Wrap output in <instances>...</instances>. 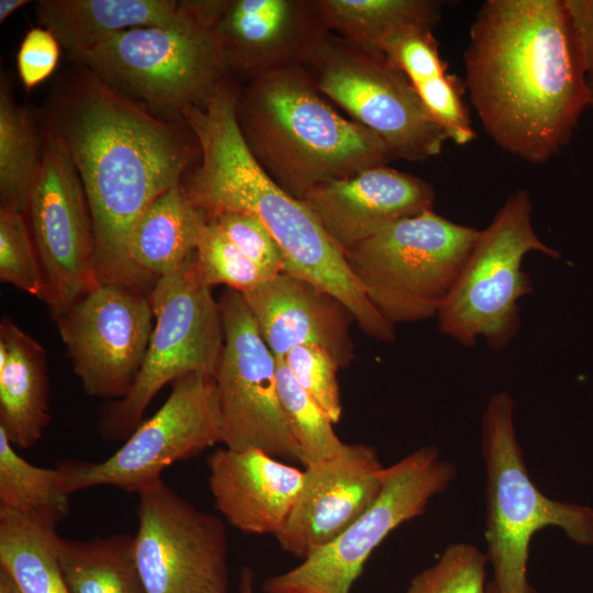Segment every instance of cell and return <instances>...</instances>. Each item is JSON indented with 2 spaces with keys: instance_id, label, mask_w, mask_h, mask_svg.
<instances>
[{
  "instance_id": "cell-43",
  "label": "cell",
  "mask_w": 593,
  "mask_h": 593,
  "mask_svg": "<svg viewBox=\"0 0 593 593\" xmlns=\"http://www.w3.org/2000/svg\"><path fill=\"white\" fill-rule=\"evenodd\" d=\"M486 593H496L493 585L491 583L486 584Z\"/></svg>"
},
{
  "instance_id": "cell-31",
  "label": "cell",
  "mask_w": 593,
  "mask_h": 593,
  "mask_svg": "<svg viewBox=\"0 0 593 593\" xmlns=\"http://www.w3.org/2000/svg\"><path fill=\"white\" fill-rule=\"evenodd\" d=\"M194 259L201 280L210 288L225 284L242 293L270 279L214 223L208 220L202 228Z\"/></svg>"
},
{
  "instance_id": "cell-41",
  "label": "cell",
  "mask_w": 593,
  "mask_h": 593,
  "mask_svg": "<svg viewBox=\"0 0 593 593\" xmlns=\"http://www.w3.org/2000/svg\"><path fill=\"white\" fill-rule=\"evenodd\" d=\"M239 593H255L254 572L250 568L244 567L239 577Z\"/></svg>"
},
{
  "instance_id": "cell-26",
  "label": "cell",
  "mask_w": 593,
  "mask_h": 593,
  "mask_svg": "<svg viewBox=\"0 0 593 593\" xmlns=\"http://www.w3.org/2000/svg\"><path fill=\"white\" fill-rule=\"evenodd\" d=\"M56 526L0 506V568L21 593H70L58 558Z\"/></svg>"
},
{
  "instance_id": "cell-12",
  "label": "cell",
  "mask_w": 593,
  "mask_h": 593,
  "mask_svg": "<svg viewBox=\"0 0 593 593\" xmlns=\"http://www.w3.org/2000/svg\"><path fill=\"white\" fill-rule=\"evenodd\" d=\"M160 409L132 432L125 443L100 462L59 461L66 491L111 485L139 493L161 480L175 462L192 458L221 443V417L214 376L193 372L171 383Z\"/></svg>"
},
{
  "instance_id": "cell-22",
  "label": "cell",
  "mask_w": 593,
  "mask_h": 593,
  "mask_svg": "<svg viewBox=\"0 0 593 593\" xmlns=\"http://www.w3.org/2000/svg\"><path fill=\"white\" fill-rule=\"evenodd\" d=\"M225 7L226 1L214 0H42L36 16L77 59L121 31L175 26L198 18L219 20Z\"/></svg>"
},
{
  "instance_id": "cell-23",
  "label": "cell",
  "mask_w": 593,
  "mask_h": 593,
  "mask_svg": "<svg viewBox=\"0 0 593 593\" xmlns=\"http://www.w3.org/2000/svg\"><path fill=\"white\" fill-rule=\"evenodd\" d=\"M51 421L46 351L8 317L0 323V429L33 447Z\"/></svg>"
},
{
  "instance_id": "cell-11",
  "label": "cell",
  "mask_w": 593,
  "mask_h": 593,
  "mask_svg": "<svg viewBox=\"0 0 593 593\" xmlns=\"http://www.w3.org/2000/svg\"><path fill=\"white\" fill-rule=\"evenodd\" d=\"M457 475L435 446L421 447L384 470L373 504L333 541L264 582L265 593H350L374 549L401 524L424 513Z\"/></svg>"
},
{
  "instance_id": "cell-16",
  "label": "cell",
  "mask_w": 593,
  "mask_h": 593,
  "mask_svg": "<svg viewBox=\"0 0 593 593\" xmlns=\"http://www.w3.org/2000/svg\"><path fill=\"white\" fill-rule=\"evenodd\" d=\"M149 294L121 284H99L56 318L83 391L124 398L142 368L154 328Z\"/></svg>"
},
{
  "instance_id": "cell-36",
  "label": "cell",
  "mask_w": 593,
  "mask_h": 593,
  "mask_svg": "<svg viewBox=\"0 0 593 593\" xmlns=\"http://www.w3.org/2000/svg\"><path fill=\"white\" fill-rule=\"evenodd\" d=\"M428 114L443 130L447 139L467 145L473 131L455 78L447 74L412 83Z\"/></svg>"
},
{
  "instance_id": "cell-19",
  "label": "cell",
  "mask_w": 593,
  "mask_h": 593,
  "mask_svg": "<svg viewBox=\"0 0 593 593\" xmlns=\"http://www.w3.org/2000/svg\"><path fill=\"white\" fill-rule=\"evenodd\" d=\"M259 333L276 358L292 348H325L340 368L355 357L351 312L334 295L307 280L281 272L242 292Z\"/></svg>"
},
{
  "instance_id": "cell-40",
  "label": "cell",
  "mask_w": 593,
  "mask_h": 593,
  "mask_svg": "<svg viewBox=\"0 0 593 593\" xmlns=\"http://www.w3.org/2000/svg\"><path fill=\"white\" fill-rule=\"evenodd\" d=\"M27 0H1L0 1V22H4L16 10L27 4Z\"/></svg>"
},
{
  "instance_id": "cell-33",
  "label": "cell",
  "mask_w": 593,
  "mask_h": 593,
  "mask_svg": "<svg viewBox=\"0 0 593 593\" xmlns=\"http://www.w3.org/2000/svg\"><path fill=\"white\" fill-rule=\"evenodd\" d=\"M30 232L24 214L0 209V280L42 300L45 281Z\"/></svg>"
},
{
  "instance_id": "cell-6",
  "label": "cell",
  "mask_w": 593,
  "mask_h": 593,
  "mask_svg": "<svg viewBox=\"0 0 593 593\" xmlns=\"http://www.w3.org/2000/svg\"><path fill=\"white\" fill-rule=\"evenodd\" d=\"M217 22L198 18L175 26L127 29L75 61L155 115L181 121L231 75Z\"/></svg>"
},
{
  "instance_id": "cell-27",
  "label": "cell",
  "mask_w": 593,
  "mask_h": 593,
  "mask_svg": "<svg viewBox=\"0 0 593 593\" xmlns=\"http://www.w3.org/2000/svg\"><path fill=\"white\" fill-rule=\"evenodd\" d=\"M58 558L70 593H147L135 559L134 535L60 537Z\"/></svg>"
},
{
  "instance_id": "cell-5",
  "label": "cell",
  "mask_w": 593,
  "mask_h": 593,
  "mask_svg": "<svg viewBox=\"0 0 593 593\" xmlns=\"http://www.w3.org/2000/svg\"><path fill=\"white\" fill-rule=\"evenodd\" d=\"M481 454L486 471V558L496 593H536L527 580L536 532L557 527L577 545L593 546V508L544 495L529 477L514 426V401L491 395L482 415Z\"/></svg>"
},
{
  "instance_id": "cell-24",
  "label": "cell",
  "mask_w": 593,
  "mask_h": 593,
  "mask_svg": "<svg viewBox=\"0 0 593 593\" xmlns=\"http://www.w3.org/2000/svg\"><path fill=\"white\" fill-rule=\"evenodd\" d=\"M204 214L179 184L160 194L135 223L127 242L132 265L152 283L176 272L195 251Z\"/></svg>"
},
{
  "instance_id": "cell-15",
  "label": "cell",
  "mask_w": 593,
  "mask_h": 593,
  "mask_svg": "<svg viewBox=\"0 0 593 593\" xmlns=\"http://www.w3.org/2000/svg\"><path fill=\"white\" fill-rule=\"evenodd\" d=\"M138 494L135 559L147 593H227L223 522L172 491L163 479Z\"/></svg>"
},
{
  "instance_id": "cell-37",
  "label": "cell",
  "mask_w": 593,
  "mask_h": 593,
  "mask_svg": "<svg viewBox=\"0 0 593 593\" xmlns=\"http://www.w3.org/2000/svg\"><path fill=\"white\" fill-rule=\"evenodd\" d=\"M270 278L284 269L280 247L266 226L255 216L237 212H220L205 217Z\"/></svg>"
},
{
  "instance_id": "cell-32",
  "label": "cell",
  "mask_w": 593,
  "mask_h": 593,
  "mask_svg": "<svg viewBox=\"0 0 593 593\" xmlns=\"http://www.w3.org/2000/svg\"><path fill=\"white\" fill-rule=\"evenodd\" d=\"M485 553L475 546H448L438 561L414 575L406 593H486Z\"/></svg>"
},
{
  "instance_id": "cell-42",
  "label": "cell",
  "mask_w": 593,
  "mask_h": 593,
  "mask_svg": "<svg viewBox=\"0 0 593 593\" xmlns=\"http://www.w3.org/2000/svg\"><path fill=\"white\" fill-rule=\"evenodd\" d=\"M0 593H21L11 575L0 568Z\"/></svg>"
},
{
  "instance_id": "cell-1",
  "label": "cell",
  "mask_w": 593,
  "mask_h": 593,
  "mask_svg": "<svg viewBox=\"0 0 593 593\" xmlns=\"http://www.w3.org/2000/svg\"><path fill=\"white\" fill-rule=\"evenodd\" d=\"M45 130L64 144L80 177L93 225L99 283L150 294L155 284L128 259V237L145 210L181 184L198 146L178 124L82 66L55 91Z\"/></svg>"
},
{
  "instance_id": "cell-2",
  "label": "cell",
  "mask_w": 593,
  "mask_h": 593,
  "mask_svg": "<svg viewBox=\"0 0 593 593\" xmlns=\"http://www.w3.org/2000/svg\"><path fill=\"white\" fill-rule=\"evenodd\" d=\"M463 60L469 99L503 150L545 164L570 142L591 87L563 0H486Z\"/></svg>"
},
{
  "instance_id": "cell-14",
  "label": "cell",
  "mask_w": 593,
  "mask_h": 593,
  "mask_svg": "<svg viewBox=\"0 0 593 593\" xmlns=\"http://www.w3.org/2000/svg\"><path fill=\"white\" fill-rule=\"evenodd\" d=\"M42 165L26 215L41 262L43 301L56 320L100 283L87 197L58 137L44 128Z\"/></svg>"
},
{
  "instance_id": "cell-38",
  "label": "cell",
  "mask_w": 593,
  "mask_h": 593,
  "mask_svg": "<svg viewBox=\"0 0 593 593\" xmlns=\"http://www.w3.org/2000/svg\"><path fill=\"white\" fill-rule=\"evenodd\" d=\"M60 44L47 29L32 27L23 37L16 55L22 83L32 89L48 78L57 67Z\"/></svg>"
},
{
  "instance_id": "cell-7",
  "label": "cell",
  "mask_w": 593,
  "mask_h": 593,
  "mask_svg": "<svg viewBox=\"0 0 593 593\" xmlns=\"http://www.w3.org/2000/svg\"><path fill=\"white\" fill-rule=\"evenodd\" d=\"M479 233L428 210L344 255L370 303L395 327L437 316Z\"/></svg>"
},
{
  "instance_id": "cell-9",
  "label": "cell",
  "mask_w": 593,
  "mask_h": 593,
  "mask_svg": "<svg viewBox=\"0 0 593 593\" xmlns=\"http://www.w3.org/2000/svg\"><path fill=\"white\" fill-rule=\"evenodd\" d=\"M154 328L142 368L128 393L100 412L108 440L128 437L161 388L193 372L214 376L224 345L219 302L200 278L194 253L157 280L150 295Z\"/></svg>"
},
{
  "instance_id": "cell-4",
  "label": "cell",
  "mask_w": 593,
  "mask_h": 593,
  "mask_svg": "<svg viewBox=\"0 0 593 593\" xmlns=\"http://www.w3.org/2000/svg\"><path fill=\"white\" fill-rule=\"evenodd\" d=\"M237 120L259 166L298 200L320 184L392 160L373 132L325 102L300 64L239 86Z\"/></svg>"
},
{
  "instance_id": "cell-8",
  "label": "cell",
  "mask_w": 593,
  "mask_h": 593,
  "mask_svg": "<svg viewBox=\"0 0 593 593\" xmlns=\"http://www.w3.org/2000/svg\"><path fill=\"white\" fill-rule=\"evenodd\" d=\"M533 204L524 189L511 193L491 223L480 231L461 273L440 307L438 329L470 348L483 338L493 350L504 349L521 327L518 301L532 293L523 259L537 251L560 253L539 238L532 222Z\"/></svg>"
},
{
  "instance_id": "cell-17",
  "label": "cell",
  "mask_w": 593,
  "mask_h": 593,
  "mask_svg": "<svg viewBox=\"0 0 593 593\" xmlns=\"http://www.w3.org/2000/svg\"><path fill=\"white\" fill-rule=\"evenodd\" d=\"M385 467L376 450L345 444L336 456L305 467L298 497L276 539L305 559L340 535L377 500Z\"/></svg>"
},
{
  "instance_id": "cell-29",
  "label": "cell",
  "mask_w": 593,
  "mask_h": 593,
  "mask_svg": "<svg viewBox=\"0 0 593 593\" xmlns=\"http://www.w3.org/2000/svg\"><path fill=\"white\" fill-rule=\"evenodd\" d=\"M61 472L30 463L0 429V506L57 526L70 510Z\"/></svg>"
},
{
  "instance_id": "cell-18",
  "label": "cell",
  "mask_w": 593,
  "mask_h": 593,
  "mask_svg": "<svg viewBox=\"0 0 593 593\" xmlns=\"http://www.w3.org/2000/svg\"><path fill=\"white\" fill-rule=\"evenodd\" d=\"M301 201L345 254L394 223L433 210L435 192L426 181L382 165L320 184Z\"/></svg>"
},
{
  "instance_id": "cell-20",
  "label": "cell",
  "mask_w": 593,
  "mask_h": 593,
  "mask_svg": "<svg viewBox=\"0 0 593 593\" xmlns=\"http://www.w3.org/2000/svg\"><path fill=\"white\" fill-rule=\"evenodd\" d=\"M231 71L246 80L271 69L299 64L328 31L315 0L228 1L217 24Z\"/></svg>"
},
{
  "instance_id": "cell-34",
  "label": "cell",
  "mask_w": 593,
  "mask_h": 593,
  "mask_svg": "<svg viewBox=\"0 0 593 593\" xmlns=\"http://www.w3.org/2000/svg\"><path fill=\"white\" fill-rule=\"evenodd\" d=\"M282 359L298 384L336 424L342 416L337 360L325 348L303 345L292 348Z\"/></svg>"
},
{
  "instance_id": "cell-30",
  "label": "cell",
  "mask_w": 593,
  "mask_h": 593,
  "mask_svg": "<svg viewBox=\"0 0 593 593\" xmlns=\"http://www.w3.org/2000/svg\"><path fill=\"white\" fill-rule=\"evenodd\" d=\"M277 379L282 409L299 444L304 467L329 459L345 446L335 434L333 422L298 384L282 359L277 358Z\"/></svg>"
},
{
  "instance_id": "cell-35",
  "label": "cell",
  "mask_w": 593,
  "mask_h": 593,
  "mask_svg": "<svg viewBox=\"0 0 593 593\" xmlns=\"http://www.w3.org/2000/svg\"><path fill=\"white\" fill-rule=\"evenodd\" d=\"M433 29L410 27L389 37L378 54L415 83L446 74Z\"/></svg>"
},
{
  "instance_id": "cell-39",
  "label": "cell",
  "mask_w": 593,
  "mask_h": 593,
  "mask_svg": "<svg viewBox=\"0 0 593 593\" xmlns=\"http://www.w3.org/2000/svg\"><path fill=\"white\" fill-rule=\"evenodd\" d=\"M582 57L588 81L593 86V0H563Z\"/></svg>"
},
{
  "instance_id": "cell-13",
  "label": "cell",
  "mask_w": 593,
  "mask_h": 593,
  "mask_svg": "<svg viewBox=\"0 0 593 593\" xmlns=\"http://www.w3.org/2000/svg\"><path fill=\"white\" fill-rule=\"evenodd\" d=\"M224 345L214 374L221 443L233 450L259 449L304 466L278 389L277 358L261 337L240 292L227 288L219 301Z\"/></svg>"
},
{
  "instance_id": "cell-44",
  "label": "cell",
  "mask_w": 593,
  "mask_h": 593,
  "mask_svg": "<svg viewBox=\"0 0 593 593\" xmlns=\"http://www.w3.org/2000/svg\"><path fill=\"white\" fill-rule=\"evenodd\" d=\"M590 87H591V98H590L589 107L593 109V86L590 85Z\"/></svg>"
},
{
  "instance_id": "cell-28",
  "label": "cell",
  "mask_w": 593,
  "mask_h": 593,
  "mask_svg": "<svg viewBox=\"0 0 593 593\" xmlns=\"http://www.w3.org/2000/svg\"><path fill=\"white\" fill-rule=\"evenodd\" d=\"M43 143L26 108L0 89V209L26 215L42 165Z\"/></svg>"
},
{
  "instance_id": "cell-25",
  "label": "cell",
  "mask_w": 593,
  "mask_h": 593,
  "mask_svg": "<svg viewBox=\"0 0 593 593\" xmlns=\"http://www.w3.org/2000/svg\"><path fill=\"white\" fill-rule=\"evenodd\" d=\"M322 23L347 42L378 54L394 34L410 27L434 29L441 15L435 0H315Z\"/></svg>"
},
{
  "instance_id": "cell-10",
  "label": "cell",
  "mask_w": 593,
  "mask_h": 593,
  "mask_svg": "<svg viewBox=\"0 0 593 593\" xmlns=\"http://www.w3.org/2000/svg\"><path fill=\"white\" fill-rule=\"evenodd\" d=\"M315 88L373 132L392 159L422 163L447 139L409 78L384 57L331 32L299 63Z\"/></svg>"
},
{
  "instance_id": "cell-21",
  "label": "cell",
  "mask_w": 593,
  "mask_h": 593,
  "mask_svg": "<svg viewBox=\"0 0 593 593\" xmlns=\"http://www.w3.org/2000/svg\"><path fill=\"white\" fill-rule=\"evenodd\" d=\"M215 508L246 534H276L300 492L304 471L259 449L219 448L206 459Z\"/></svg>"
},
{
  "instance_id": "cell-3",
  "label": "cell",
  "mask_w": 593,
  "mask_h": 593,
  "mask_svg": "<svg viewBox=\"0 0 593 593\" xmlns=\"http://www.w3.org/2000/svg\"><path fill=\"white\" fill-rule=\"evenodd\" d=\"M238 92L239 86L228 75L203 105L183 113L181 121L200 154L198 167L181 182L184 193L205 217L220 212L257 217L281 249L283 272L337 298L370 337L394 342L395 327L370 303L316 216L254 158L237 120Z\"/></svg>"
}]
</instances>
